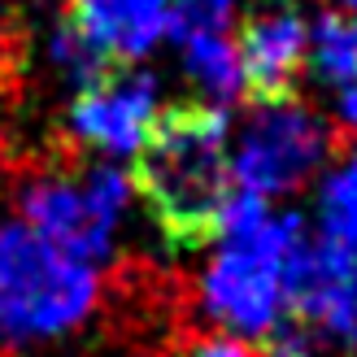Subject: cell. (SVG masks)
<instances>
[{"mask_svg": "<svg viewBox=\"0 0 357 357\" xmlns=\"http://www.w3.org/2000/svg\"><path fill=\"white\" fill-rule=\"evenodd\" d=\"M131 192L149 205L174 248L213 244L222 209L236 192L227 114L205 100L157 109L144 149L135 153Z\"/></svg>", "mask_w": 357, "mask_h": 357, "instance_id": "6da1fadb", "label": "cell"}, {"mask_svg": "<svg viewBox=\"0 0 357 357\" xmlns=\"http://www.w3.org/2000/svg\"><path fill=\"white\" fill-rule=\"evenodd\" d=\"M100 301V271L66 257L17 218L0 222V349L75 331Z\"/></svg>", "mask_w": 357, "mask_h": 357, "instance_id": "7a4b0ae2", "label": "cell"}, {"mask_svg": "<svg viewBox=\"0 0 357 357\" xmlns=\"http://www.w3.org/2000/svg\"><path fill=\"white\" fill-rule=\"evenodd\" d=\"M305 236L301 213H271L257 222L222 231L218 248L201 275V301L205 314L231 335H271L279 327L283 310V261L292 244Z\"/></svg>", "mask_w": 357, "mask_h": 357, "instance_id": "3957f363", "label": "cell"}, {"mask_svg": "<svg viewBox=\"0 0 357 357\" xmlns=\"http://www.w3.org/2000/svg\"><path fill=\"white\" fill-rule=\"evenodd\" d=\"M131 205V174L114 162L87 166L79 178L40 174L22 188V222L66 257L100 266L114 248V231Z\"/></svg>", "mask_w": 357, "mask_h": 357, "instance_id": "277c9868", "label": "cell"}, {"mask_svg": "<svg viewBox=\"0 0 357 357\" xmlns=\"http://www.w3.org/2000/svg\"><path fill=\"white\" fill-rule=\"evenodd\" d=\"M327 153L331 131L314 109H305L296 96L261 100L231 149V178H236V188L266 201V196L301 188L327 162Z\"/></svg>", "mask_w": 357, "mask_h": 357, "instance_id": "5b68a950", "label": "cell"}, {"mask_svg": "<svg viewBox=\"0 0 357 357\" xmlns=\"http://www.w3.org/2000/svg\"><path fill=\"white\" fill-rule=\"evenodd\" d=\"M157 118V79L144 70H109L70 105V135L109 157H135Z\"/></svg>", "mask_w": 357, "mask_h": 357, "instance_id": "8992f818", "label": "cell"}, {"mask_svg": "<svg viewBox=\"0 0 357 357\" xmlns=\"http://www.w3.org/2000/svg\"><path fill=\"white\" fill-rule=\"evenodd\" d=\"M305 48H310V22L292 0L257 5L240 22V35H236L244 92H253L257 105L296 96V79L305 70Z\"/></svg>", "mask_w": 357, "mask_h": 357, "instance_id": "52a82bcc", "label": "cell"}, {"mask_svg": "<svg viewBox=\"0 0 357 357\" xmlns=\"http://www.w3.org/2000/svg\"><path fill=\"white\" fill-rule=\"evenodd\" d=\"M66 17L83 26L114 61H135L166 35L170 0H70Z\"/></svg>", "mask_w": 357, "mask_h": 357, "instance_id": "ba28073f", "label": "cell"}, {"mask_svg": "<svg viewBox=\"0 0 357 357\" xmlns=\"http://www.w3.org/2000/svg\"><path fill=\"white\" fill-rule=\"evenodd\" d=\"M353 266L357 257L344 253L340 244H331L327 236H301L288 261H283V301H288V310L318 323L335 301V292L349 283Z\"/></svg>", "mask_w": 357, "mask_h": 357, "instance_id": "9c48e42d", "label": "cell"}, {"mask_svg": "<svg viewBox=\"0 0 357 357\" xmlns=\"http://www.w3.org/2000/svg\"><path fill=\"white\" fill-rule=\"evenodd\" d=\"M183 70L196 83V92L205 96V105H222L244 96V70H240V52L236 40L222 35H192L183 40Z\"/></svg>", "mask_w": 357, "mask_h": 357, "instance_id": "30bf717a", "label": "cell"}, {"mask_svg": "<svg viewBox=\"0 0 357 357\" xmlns=\"http://www.w3.org/2000/svg\"><path fill=\"white\" fill-rule=\"evenodd\" d=\"M305 61L323 83L344 87L357 79V22L349 13H318V22L310 26Z\"/></svg>", "mask_w": 357, "mask_h": 357, "instance_id": "8fae6325", "label": "cell"}, {"mask_svg": "<svg viewBox=\"0 0 357 357\" xmlns=\"http://www.w3.org/2000/svg\"><path fill=\"white\" fill-rule=\"evenodd\" d=\"M318 227H323L318 236L357 257V149L327 174L318 192Z\"/></svg>", "mask_w": 357, "mask_h": 357, "instance_id": "7c38bea8", "label": "cell"}, {"mask_svg": "<svg viewBox=\"0 0 357 357\" xmlns=\"http://www.w3.org/2000/svg\"><path fill=\"white\" fill-rule=\"evenodd\" d=\"M52 66H57L61 75L79 87V92H83V87H92V83H100L109 70H118V61L83 26L70 22V17L57 26V35H52Z\"/></svg>", "mask_w": 357, "mask_h": 357, "instance_id": "4fadbf2b", "label": "cell"}, {"mask_svg": "<svg viewBox=\"0 0 357 357\" xmlns=\"http://www.w3.org/2000/svg\"><path fill=\"white\" fill-rule=\"evenodd\" d=\"M236 17V0H170L166 35H174L178 44L192 35H222Z\"/></svg>", "mask_w": 357, "mask_h": 357, "instance_id": "5bb4252c", "label": "cell"}, {"mask_svg": "<svg viewBox=\"0 0 357 357\" xmlns=\"http://www.w3.org/2000/svg\"><path fill=\"white\" fill-rule=\"evenodd\" d=\"M318 327H323L327 335H335L344 349L357 353V266H353V275L340 292H335V301L327 305V314L318 318Z\"/></svg>", "mask_w": 357, "mask_h": 357, "instance_id": "9a60e30c", "label": "cell"}, {"mask_svg": "<svg viewBox=\"0 0 357 357\" xmlns=\"http://www.w3.org/2000/svg\"><path fill=\"white\" fill-rule=\"evenodd\" d=\"M183 357H257L248 349V340L240 335H205V340H196Z\"/></svg>", "mask_w": 357, "mask_h": 357, "instance_id": "2e32d148", "label": "cell"}, {"mask_svg": "<svg viewBox=\"0 0 357 357\" xmlns=\"http://www.w3.org/2000/svg\"><path fill=\"white\" fill-rule=\"evenodd\" d=\"M257 357H318V353L301 331H279L275 327L271 340H266V353H257Z\"/></svg>", "mask_w": 357, "mask_h": 357, "instance_id": "e0dca14e", "label": "cell"}, {"mask_svg": "<svg viewBox=\"0 0 357 357\" xmlns=\"http://www.w3.org/2000/svg\"><path fill=\"white\" fill-rule=\"evenodd\" d=\"M335 114H340V122L349 131H357V79H349L340 87V100H335Z\"/></svg>", "mask_w": 357, "mask_h": 357, "instance_id": "ac0fdd59", "label": "cell"}, {"mask_svg": "<svg viewBox=\"0 0 357 357\" xmlns=\"http://www.w3.org/2000/svg\"><path fill=\"white\" fill-rule=\"evenodd\" d=\"M344 5H349V17H353V22H357V0H344Z\"/></svg>", "mask_w": 357, "mask_h": 357, "instance_id": "d6986e66", "label": "cell"}]
</instances>
